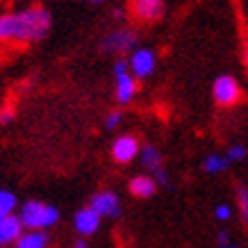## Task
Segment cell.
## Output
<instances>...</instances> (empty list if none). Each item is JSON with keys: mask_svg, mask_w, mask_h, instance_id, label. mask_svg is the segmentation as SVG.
Segmentation results:
<instances>
[{"mask_svg": "<svg viewBox=\"0 0 248 248\" xmlns=\"http://www.w3.org/2000/svg\"><path fill=\"white\" fill-rule=\"evenodd\" d=\"M139 151H141V141L135 135H119L112 141L109 155L116 164H130L139 157Z\"/></svg>", "mask_w": 248, "mask_h": 248, "instance_id": "obj_8", "label": "cell"}, {"mask_svg": "<svg viewBox=\"0 0 248 248\" xmlns=\"http://www.w3.org/2000/svg\"><path fill=\"white\" fill-rule=\"evenodd\" d=\"M23 223L18 214H12V217H5L0 218V248L2 246H12L18 237L23 234Z\"/></svg>", "mask_w": 248, "mask_h": 248, "instance_id": "obj_12", "label": "cell"}, {"mask_svg": "<svg viewBox=\"0 0 248 248\" xmlns=\"http://www.w3.org/2000/svg\"><path fill=\"white\" fill-rule=\"evenodd\" d=\"M89 207L100 218H119L121 217V198L112 189H100L89 198Z\"/></svg>", "mask_w": 248, "mask_h": 248, "instance_id": "obj_7", "label": "cell"}, {"mask_svg": "<svg viewBox=\"0 0 248 248\" xmlns=\"http://www.w3.org/2000/svg\"><path fill=\"white\" fill-rule=\"evenodd\" d=\"M16 119V112L12 107H5V109H0V125H9L12 121Z\"/></svg>", "mask_w": 248, "mask_h": 248, "instance_id": "obj_22", "label": "cell"}, {"mask_svg": "<svg viewBox=\"0 0 248 248\" xmlns=\"http://www.w3.org/2000/svg\"><path fill=\"white\" fill-rule=\"evenodd\" d=\"M139 91V80H137L128 68V60L114 62V98L119 105H130Z\"/></svg>", "mask_w": 248, "mask_h": 248, "instance_id": "obj_3", "label": "cell"}, {"mask_svg": "<svg viewBox=\"0 0 248 248\" xmlns=\"http://www.w3.org/2000/svg\"><path fill=\"white\" fill-rule=\"evenodd\" d=\"M100 221H103V218L87 205V207H80V210L76 212L73 228H76V232L80 234V237H91V234H96L98 230H100Z\"/></svg>", "mask_w": 248, "mask_h": 248, "instance_id": "obj_10", "label": "cell"}, {"mask_svg": "<svg viewBox=\"0 0 248 248\" xmlns=\"http://www.w3.org/2000/svg\"><path fill=\"white\" fill-rule=\"evenodd\" d=\"M230 159L226 157V153L221 155V153H212V155H207V157L203 159V171L210 173V175H218V173H226L228 169H230Z\"/></svg>", "mask_w": 248, "mask_h": 248, "instance_id": "obj_15", "label": "cell"}, {"mask_svg": "<svg viewBox=\"0 0 248 248\" xmlns=\"http://www.w3.org/2000/svg\"><path fill=\"white\" fill-rule=\"evenodd\" d=\"M112 14H114V18L119 21V18H123V9H121V7H116V9H114V12H112Z\"/></svg>", "mask_w": 248, "mask_h": 248, "instance_id": "obj_24", "label": "cell"}, {"mask_svg": "<svg viewBox=\"0 0 248 248\" xmlns=\"http://www.w3.org/2000/svg\"><path fill=\"white\" fill-rule=\"evenodd\" d=\"M237 212L244 223H248V187L239 185L237 187Z\"/></svg>", "mask_w": 248, "mask_h": 248, "instance_id": "obj_17", "label": "cell"}, {"mask_svg": "<svg viewBox=\"0 0 248 248\" xmlns=\"http://www.w3.org/2000/svg\"><path fill=\"white\" fill-rule=\"evenodd\" d=\"M100 48L105 53L112 55H123V53H132L137 48V32L130 28H114L103 37Z\"/></svg>", "mask_w": 248, "mask_h": 248, "instance_id": "obj_5", "label": "cell"}, {"mask_svg": "<svg viewBox=\"0 0 248 248\" xmlns=\"http://www.w3.org/2000/svg\"><path fill=\"white\" fill-rule=\"evenodd\" d=\"M87 2H91V5H100V2H105V0H87Z\"/></svg>", "mask_w": 248, "mask_h": 248, "instance_id": "obj_25", "label": "cell"}, {"mask_svg": "<svg viewBox=\"0 0 248 248\" xmlns=\"http://www.w3.org/2000/svg\"><path fill=\"white\" fill-rule=\"evenodd\" d=\"M139 162L151 175L157 173L159 169H164V155H162V151L155 143H143L141 151H139Z\"/></svg>", "mask_w": 248, "mask_h": 248, "instance_id": "obj_13", "label": "cell"}, {"mask_svg": "<svg viewBox=\"0 0 248 248\" xmlns=\"http://www.w3.org/2000/svg\"><path fill=\"white\" fill-rule=\"evenodd\" d=\"M73 248H89V241H87V237H78V239L73 241Z\"/></svg>", "mask_w": 248, "mask_h": 248, "instance_id": "obj_23", "label": "cell"}, {"mask_svg": "<svg viewBox=\"0 0 248 248\" xmlns=\"http://www.w3.org/2000/svg\"><path fill=\"white\" fill-rule=\"evenodd\" d=\"M164 0H130V12L137 21L155 23L164 16Z\"/></svg>", "mask_w": 248, "mask_h": 248, "instance_id": "obj_9", "label": "cell"}, {"mask_svg": "<svg viewBox=\"0 0 248 248\" xmlns=\"http://www.w3.org/2000/svg\"><path fill=\"white\" fill-rule=\"evenodd\" d=\"M16 207H18V198H16L14 191L0 189V218L16 214Z\"/></svg>", "mask_w": 248, "mask_h": 248, "instance_id": "obj_16", "label": "cell"}, {"mask_svg": "<svg viewBox=\"0 0 248 248\" xmlns=\"http://www.w3.org/2000/svg\"><path fill=\"white\" fill-rule=\"evenodd\" d=\"M18 218L25 230H41V232H48L53 226H57L60 221V210L50 203H44V201H25V203L18 207Z\"/></svg>", "mask_w": 248, "mask_h": 248, "instance_id": "obj_2", "label": "cell"}, {"mask_svg": "<svg viewBox=\"0 0 248 248\" xmlns=\"http://www.w3.org/2000/svg\"><path fill=\"white\" fill-rule=\"evenodd\" d=\"M217 246L218 248H239V244H234V241L230 239V232H228V230H221V232L217 234Z\"/></svg>", "mask_w": 248, "mask_h": 248, "instance_id": "obj_21", "label": "cell"}, {"mask_svg": "<svg viewBox=\"0 0 248 248\" xmlns=\"http://www.w3.org/2000/svg\"><path fill=\"white\" fill-rule=\"evenodd\" d=\"M128 191L135 196V198H153L155 191H157V180L153 178L151 173L132 175L128 182Z\"/></svg>", "mask_w": 248, "mask_h": 248, "instance_id": "obj_11", "label": "cell"}, {"mask_svg": "<svg viewBox=\"0 0 248 248\" xmlns=\"http://www.w3.org/2000/svg\"><path fill=\"white\" fill-rule=\"evenodd\" d=\"M128 68L137 80H146V78H151L153 73H155V68H157V55H155L153 48L137 46L128 57Z\"/></svg>", "mask_w": 248, "mask_h": 248, "instance_id": "obj_6", "label": "cell"}, {"mask_svg": "<svg viewBox=\"0 0 248 248\" xmlns=\"http://www.w3.org/2000/svg\"><path fill=\"white\" fill-rule=\"evenodd\" d=\"M123 119H125V114L121 112V109H112V112H107L105 116V128L107 130H116L123 123Z\"/></svg>", "mask_w": 248, "mask_h": 248, "instance_id": "obj_20", "label": "cell"}, {"mask_svg": "<svg viewBox=\"0 0 248 248\" xmlns=\"http://www.w3.org/2000/svg\"><path fill=\"white\" fill-rule=\"evenodd\" d=\"M53 14L41 5L0 14V44H34L50 32Z\"/></svg>", "mask_w": 248, "mask_h": 248, "instance_id": "obj_1", "label": "cell"}, {"mask_svg": "<svg viewBox=\"0 0 248 248\" xmlns=\"http://www.w3.org/2000/svg\"><path fill=\"white\" fill-rule=\"evenodd\" d=\"M212 98H214V103L218 107H234L241 103V98H244V91H241V84L239 80L230 73H223V76H218L214 82H212Z\"/></svg>", "mask_w": 248, "mask_h": 248, "instance_id": "obj_4", "label": "cell"}, {"mask_svg": "<svg viewBox=\"0 0 248 248\" xmlns=\"http://www.w3.org/2000/svg\"><path fill=\"white\" fill-rule=\"evenodd\" d=\"M234 210H232V205L230 203H217L214 205V217H217L218 223H228L230 218H232Z\"/></svg>", "mask_w": 248, "mask_h": 248, "instance_id": "obj_19", "label": "cell"}, {"mask_svg": "<svg viewBox=\"0 0 248 248\" xmlns=\"http://www.w3.org/2000/svg\"><path fill=\"white\" fill-rule=\"evenodd\" d=\"M244 57H246V64H248V46H246V53H244Z\"/></svg>", "mask_w": 248, "mask_h": 248, "instance_id": "obj_26", "label": "cell"}, {"mask_svg": "<svg viewBox=\"0 0 248 248\" xmlns=\"http://www.w3.org/2000/svg\"><path fill=\"white\" fill-rule=\"evenodd\" d=\"M50 237L41 230H23V234L12 244L14 248H48Z\"/></svg>", "mask_w": 248, "mask_h": 248, "instance_id": "obj_14", "label": "cell"}, {"mask_svg": "<svg viewBox=\"0 0 248 248\" xmlns=\"http://www.w3.org/2000/svg\"><path fill=\"white\" fill-rule=\"evenodd\" d=\"M226 157L230 159V162H244V159L248 157V148L244 146V143H232L230 148L226 151Z\"/></svg>", "mask_w": 248, "mask_h": 248, "instance_id": "obj_18", "label": "cell"}]
</instances>
